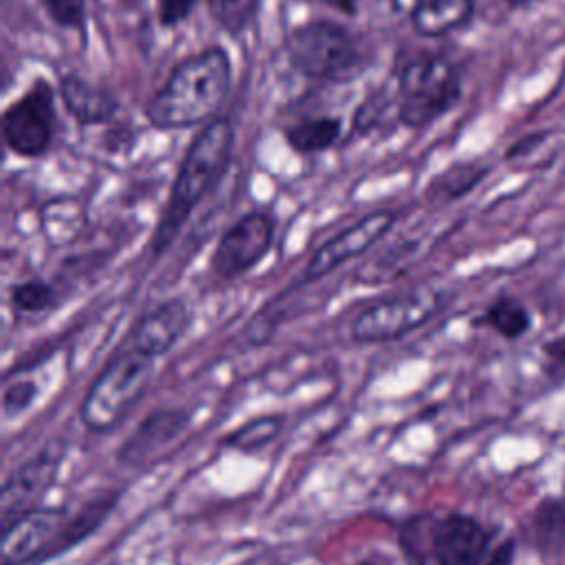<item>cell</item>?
Here are the masks:
<instances>
[{
  "label": "cell",
  "instance_id": "1",
  "mask_svg": "<svg viewBox=\"0 0 565 565\" xmlns=\"http://www.w3.org/2000/svg\"><path fill=\"white\" fill-rule=\"evenodd\" d=\"M119 497L121 490H108L79 505H40L13 519L0 527V565H42L71 552L99 530Z\"/></svg>",
  "mask_w": 565,
  "mask_h": 565
},
{
  "label": "cell",
  "instance_id": "2",
  "mask_svg": "<svg viewBox=\"0 0 565 565\" xmlns=\"http://www.w3.org/2000/svg\"><path fill=\"white\" fill-rule=\"evenodd\" d=\"M232 60L218 44L183 57L146 104V119L159 130L212 121L230 95Z\"/></svg>",
  "mask_w": 565,
  "mask_h": 565
},
{
  "label": "cell",
  "instance_id": "3",
  "mask_svg": "<svg viewBox=\"0 0 565 565\" xmlns=\"http://www.w3.org/2000/svg\"><path fill=\"white\" fill-rule=\"evenodd\" d=\"M232 148L234 126L232 119L223 115L207 121L203 130L190 141L150 241V249L154 256H161L172 245L196 203L225 174L232 161Z\"/></svg>",
  "mask_w": 565,
  "mask_h": 565
},
{
  "label": "cell",
  "instance_id": "4",
  "mask_svg": "<svg viewBox=\"0 0 565 565\" xmlns=\"http://www.w3.org/2000/svg\"><path fill=\"white\" fill-rule=\"evenodd\" d=\"M408 565H483L490 554V532L461 512L408 516L397 532Z\"/></svg>",
  "mask_w": 565,
  "mask_h": 565
},
{
  "label": "cell",
  "instance_id": "5",
  "mask_svg": "<svg viewBox=\"0 0 565 565\" xmlns=\"http://www.w3.org/2000/svg\"><path fill=\"white\" fill-rule=\"evenodd\" d=\"M154 371V358L128 347L115 353L90 382L79 419L90 433L113 430L141 399Z\"/></svg>",
  "mask_w": 565,
  "mask_h": 565
},
{
  "label": "cell",
  "instance_id": "6",
  "mask_svg": "<svg viewBox=\"0 0 565 565\" xmlns=\"http://www.w3.org/2000/svg\"><path fill=\"white\" fill-rule=\"evenodd\" d=\"M397 121L411 130L430 126L461 99V77L441 55H417L397 73Z\"/></svg>",
  "mask_w": 565,
  "mask_h": 565
},
{
  "label": "cell",
  "instance_id": "7",
  "mask_svg": "<svg viewBox=\"0 0 565 565\" xmlns=\"http://www.w3.org/2000/svg\"><path fill=\"white\" fill-rule=\"evenodd\" d=\"M285 51L291 66L311 79H338L360 62L351 31L331 20L298 24L289 31Z\"/></svg>",
  "mask_w": 565,
  "mask_h": 565
},
{
  "label": "cell",
  "instance_id": "8",
  "mask_svg": "<svg viewBox=\"0 0 565 565\" xmlns=\"http://www.w3.org/2000/svg\"><path fill=\"white\" fill-rule=\"evenodd\" d=\"M444 307V291L419 287L413 291L380 298L366 305L351 322V338L360 344H380L399 340L428 320Z\"/></svg>",
  "mask_w": 565,
  "mask_h": 565
},
{
  "label": "cell",
  "instance_id": "9",
  "mask_svg": "<svg viewBox=\"0 0 565 565\" xmlns=\"http://www.w3.org/2000/svg\"><path fill=\"white\" fill-rule=\"evenodd\" d=\"M55 132L53 88L46 79H35L31 88L2 113V135L7 148L18 157H42Z\"/></svg>",
  "mask_w": 565,
  "mask_h": 565
},
{
  "label": "cell",
  "instance_id": "10",
  "mask_svg": "<svg viewBox=\"0 0 565 565\" xmlns=\"http://www.w3.org/2000/svg\"><path fill=\"white\" fill-rule=\"evenodd\" d=\"M64 455V441H49L4 479L0 490V527L42 505L44 494L57 479Z\"/></svg>",
  "mask_w": 565,
  "mask_h": 565
},
{
  "label": "cell",
  "instance_id": "11",
  "mask_svg": "<svg viewBox=\"0 0 565 565\" xmlns=\"http://www.w3.org/2000/svg\"><path fill=\"white\" fill-rule=\"evenodd\" d=\"M276 223L267 212H247L234 225H230L214 252L210 267L223 280H234L256 267L274 245Z\"/></svg>",
  "mask_w": 565,
  "mask_h": 565
},
{
  "label": "cell",
  "instance_id": "12",
  "mask_svg": "<svg viewBox=\"0 0 565 565\" xmlns=\"http://www.w3.org/2000/svg\"><path fill=\"white\" fill-rule=\"evenodd\" d=\"M397 221V212L393 210H373L358 218L353 225L340 230L335 236L327 238L322 245L313 249L305 269H302V285L316 282L331 274L333 269L342 267L351 258L364 254L375 245Z\"/></svg>",
  "mask_w": 565,
  "mask_h": 565
},
{
  "label": "cell",
  "instance_id": "13",
  "mask_svg": "<svg viewBox=\"0 0 565 565\" xmlns=\"http://www.w3.org/2000/svg\"><path fill=\"white\" fill-rule=\"evenodd\" d=\"M190 424V413L181 408L152 411L128 435L117 450V463L126 468H139L157 459L161 450L172 446Z\"/></svg>",
  "mask_w": 565,
  "mask_h": 565
},
{
  "label": "cell",
  "instance_id": "14",
  "mask_svg": "<svg viewBox=\"0 0 565 565\" xmlns=\"http://www.w3.org/2000/svg\"><path fill=\"white\" fill-rule=\"evenodd\" d=\"M190 320L192 313L181 298L163 300L141 316L130 333L128 347L157 360L181 340L190 327Z\"/></svg>",
  "mask_w": 565,
  "mask_h": 565
},
{
  "label": "cell",
  "instance_id": "15",
  "mask_svg": "<svg viewBox=\"0 0 565 565\" xmlns=\"http://www.w3.org/2000/svg\"><path fill=\"white\" fill-rule=\"evenodd\" d=\"M57 90H60V99H62L64 108L68 110V115L82 126L104 124L119 108V102L115 99V95L110 90L95 86L75 73L64 75L60 79Z\"/></svg>",
  "mask_w": 565,
  "mask_h": 565
},
{
  "label": "cell",
  "instance_id": "16",
  "mask_svg": "<svg viewBox=\"0 0 565 565\" xmlns=\"http://www.w3.org/2000/svg\"><path fill=\"white\" fill-rule=\"evenodd\" d=\"M475 15V0H415L411 26L422 38H444L463 29Z\"/></svg>",
  "mask_w": 565,
  "mask_h": 565
},
{
  "label": "cell",
  "instance_id": "17",
  "mask_svg": "<svg viewBox=\"0 0 565 565\" xmlns=\"http://www.w3.org/2000/svg\"><path fill=\"white\" fill-rule=\"evenodd\" d=\"M490 172V166L477 161H459L435 174L426 185V201L446 205L470 194Z\"/></svg>",
  "mask_w": 565,
  "mask_h": 565
},
{
  "label": "cell",
  "instance_id": "18",
  "mask_svg": "<svg viewBox=\"0 0 565 565\" xmlns=\"http://www.w3.org/2000/svg\"><path fill=\"white\" fill-rule=\"evenodd\" d=\"M342 132L340 117H305L285 128V141L300 154H316L329 150Z\"/></svg>",
  "mask_w": 565,
  "mask_h": 565
},
{
  "label": "cell",
  "instance_id": "19",
  "mask_svg": "<svg viewBox=\"0 0 565 565\" xmlns=\"http://www.w3.org/2000/svg\"><path fill=\"white\" fill-rule=\"evenodd\" d=\"M475 324H486L505 340H519L532 327V316L523 302L512 296H501L486 307Z\"/></svg>",
  "mask_w": 565,
  "mask_h": 565
},
{
  "label": "cell",
  "instance_id": "20",
  "mask_svg": "<svg viewBox=\"0 0 565 565\" xmlns=\"http://www.w3.org/2000/svg\"><path fill=\"white\" fill-rule=\"evenodd\" d=\"M84 207L75 199H55L42 210V230L51 245L71 243L84 227Z\"/></svg>",
  "mask_w": 565,
  "mask_h": 565
},
{
  "label": "cell",
  "instance_id": "21",
  "mask_svg": "<svg viewBox=\"0 0 565 565\" xmlns=\"http://www.w3.org/2000/svg\"><path fill=\"white\" fill-rule=\"evenodd\" d=\"M282 424H285V419L280 415L254 417V419L241 424L238 428H234L230 435H225L221 444L225 448H234L241 452H256L263 446L271 444L280 435Z\"/></svg>",
  "mask_w": 565,
  "mask_h": 565
},
{
  "label": "cell",
  "instance_id": "22",
  "mask_svg": "<svg viewBox=\"0 0 565 565\" xmlns=\"http://www.w3.org/2000/svg\"><path fill=\"white\" fill-rule=\"evenodd\" d=\"M260 0H212V15L227 35H241L254 20Z\"/></svg>",
  "mask_w": 565,
  "mask_h": 565
},
{
  "label": "cell",
  "instance_id": "23",
  "mask_svg": "<svg viewBox=\"0 0 565 565\" xmlns=\"http://www.w3.org/2000/svg\"><path fill=\"white\" fill-rule=\"evenodd\" d=\"M53 300H55V289L40 278L18 282L9 291V302L20 313L46 311L53 305Z\"/></svg>",
  "mask_w": 565,
  "mask_h": 565
},
{
  "label": "cell",
  "instance_id": "24",
  "mask_svg": "<svg viewBox=\"0 0 565 565\" xmlns=\"http://www.w3.org/2000/svg\"><path fill=\"white\" fill-rule=\"evenodd\" d=\"M49 18L62 29L82 31L86 24V0H42Z\"/></svg>",
  "mask_w": 565,
  "mask_h": 565
},
{
  "label": "cell",
  "instance_id": "25",
  "mask_svg": "<svg viewBox=\"0 0 565 565\" xmlns=\"http://www.w3.org/2000/svg\"><path fill=\"white\" fill-rule=\"evenodd\" d=\"M38 397V384L33 380H15L7 384L2 395V413L7 419L24 413Z\"/></svg>",
  "mask_w": 565,
  "mask_h": 565
},
{
  "label": "cell",
  "instance_id": "26",
  "mask_svg": "<svg viewBox=\"0 0 565 565\" xmlns=\"http://www.w3.org/2000/svg\"><path fill=\"white\" fill-rule=\"evenodd\" d=\"M536 532L545 543L561 541L565 536V508L556 501H545L536 510Z\"/></svg>",
  "mask_w": 565,
  "mask_h": 565
},
{
  "label": "cell",
  "instance_id": "27",
  "mask_svg": "<svg viewBox=\"0 0 565 565\" xmlns=\"http://www.w3.org/2000/svg\"><path fill=\"white\" fill-rule=\"evenodd\" d=\"M199 0H157V20L161 26L181 24L196 7Z\"/></svg>",
  "mask_w": 565,
  "mask_h": 565
},
{
  "label": "cell",
  "instance_id": "28",
  "mask_svg": "<svg viewBox=\"0 0 565 565\" xmlns=\"http://www.w3.org/2000/svg\"><path fill=\"white\" fill-rule=\"evenodd\" d=\"M547 137H550V132H534V135L521 137L519 141H514V143L508 148L505 159H508V161H516V159L527 157V154L534 150V146H541Z\"/></svg>",
  "mask_w": 565,
  "mask_h": 565
},
{
  "label": "cell",
  "instance_id": "29",
  "mask_svg": "<svg viewBox=\"0 0 565 565\" xmlns=\"http://www.w3.org/2000/svg\"><path fill=\"white\" fill-rule=\"evenodd\" d=\"M516 552V543L512 539L501 541L483 561V565H512Z\"/></svg>",
  "mask_w": 565,
  "mask_h": 565
},
{
  "label": "cell",
  "instance_id": "30",
  "mask_svg": "<svg viewBox=\"0 0 565 565\" xmlns=\"http://www.w3.org/2000/svg\"><path fill=\"white\" fill-rule=\"evenodd\" d=\"M543 353L547 355V360L558 369V371H565V333L552 338L545 342L543 347Z\"/></svg>",
  "mask_w": 565,
  "mask_h": 565
},
{
  "label": "cell",
  "instance_id": "31",
  "mask_svg": "<svg viewBox=\"0 0 565 565\" xmlns=\"http://www.w3.org/2000/svg\"><path fill=\"white\" fill-rule=\"evenodd\" d=\"M322 2L347 15H353L358 11V0H322Z\"/></svg>",
  "mask_w": 565,
  "mask_h": 565
},
{
  "label": "cell",
  "instance_id": "32",
  "mask_svg": "<svg viewBox=\"0 0 565 565\" xmlns=\"http://www.w3.org/2000/svg\"><path fill=\"white\" fill-rule=\"evenodd\" d=\"M534 2H541V0H505V4H508L510 9H525V7L534 4Z\"/></svg>",
  "mask_w": 565,
  "mask_h": 565
},
{
  "label": "cell",
  "instance_id": "33",
  "mask_svg": "<svg viewBox=\"0 0 565 565\" xmlns=\"http://www.w3.org/2000/svg\"><path fill=\"white\" fill-rule=\"evenodd\" d=\"M124 7H135L139 0H119Z\"/></svg>",
  "mask_w": 565,
  "mask_h": 565
}]
</instances>
